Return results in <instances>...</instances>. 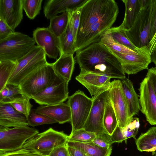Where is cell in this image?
<instances>
[{
    "label": "cell",
    "mask_w": 156,
    "mask_h": 156,
    "mask_svg": "<svg viewBox=\"0 0 156 156\" xmlns=\"http://www.w3.org/2000/svg\"><path fill=\"white\" fill-rule=\"evenodd\" d=\"M76 52L74 58L80 70L106 74L111 78H126L118 58L100 41Z\"/></svg>",
    "instance_id": "1"
},
{
    "label": "cell",
    "mask_w": 156,
    "mask_h": 156,
    "mask_svg": "<svg viewBox=\"0 0 156 156\" xmlns=\"http://www.w3.org/2000/svg\"><path fill=\"white\" fill-rule=\"evenodd\" d=\"M117 10L119 7L114 0H88L82 7L76 37L106 15Z\"/></svg>",
    "instance_id": "2"
},
{
    "label": "cell",
    "mask_w": 156,
    "mask_h": 156,
    "mask_svg": "<svg viewBox=\"0 0 156 156\" xmlns=\"http://www.w3.org/2000/svg\"><path fill=\"white\" fill-rule=\"evenodd\" d=\"M68 136L63 131L50 128L27 140L22 148L48 156L56 148L66 144Z\"/></svg>",
    "instance_id": "3"
},
{
    "label": "cell",
    "mask_w": 156,
    "mask_h": 156,
    "mask_svg": "<svg viewBox=\"0 0 156 156\" xmlns=\"http://www.w3.org/2000/svg\"><path fill=\"white\" fill-rule=\"evenodd\" d=\"M35 43L33 37L15 32L0 40V60L17 62L31 50Z\"/></svg>",
    "instance_id": "4"
},
{
    "label": "cell",
    "mask_w": 156,
    "mask_h": 156,
    "mask_svg": "<svg viewBox=\"0 0 156 156\" xmlns=\"http://www.w3.org/2000/svg\"><path fill=\"white\" fill-rule=\"evenodd\" d=\"M56 76L52 63L48 62L28 75L19 86L22 93L31 99L51 84Z\"/></svg>",
    "instance_id": "5"
},
{
    "label": "cell",
    "mask_w": 156,
    "mask_h": 156,
    "mask_svg": "<svg viewBox=\"0 0 156 156\" xmlns=\"http://www.w3.org/2000/svg\"><path fill=\"white\" fill-rule=\"evenodd\" d=\"M46 55L42 48L37 45H35L29 52L17 61L7 83L19 85L28 75L48 63Z\"/></svg>",
    "instance_id": "6"
},
{
    "label": "cell",
    "mask_w": 156,
    "mask_h": 156,
    "mask_svg": "<svg viewBox=\"0 0 156 156\" xmlns=\"http://www.w3.org/2000/svg\"><path fill=\"white\" fill-rule=\"evenodd\" d=\"M38 133V130L28 126L10 128L0 126V151L21 149L27 140Z\"/></svg>",
    "instance_id": "7"
},
{
    "label": "cell",
    "mask_w": 156,
    "mask_h": 156,
    "mask_svg": "<svg viewBox=\"0 0 156 156\" xmlns=\"http://www.w3.org/2000/svg\"><path fill=\"white\" fill-rule=\"evenodd\" d=\"M119 12V10H117L106 15L76 37L75 42L76 52L100 41L103 34L111 28L116 21Z\"/></svg>",
    "instance_id": "8"
},
{
    "label": "cell",
    "mask_w": 156,
    "mask_h": 156,
    "mask_svg": "<svg viewBox=\"0 0 156 156\" xmlns=\"http://www.w3.org/2000/svg\"><path fill=\"white\" fill-rule=\"evenodd\" d=\"M93 101L92 98H89L80 90L69 97L67 104L71 109L70 122L72 131L83 128L89 115Z\"/></svg>",
    "instance_id": "9"
},
{
    "label": "cell",
    "mask_w": 156,
    "mask_h": 156,
    "mask_svg": "<svg viewBox=\"0 0 156 156\" xmlns=\"http://www.w3.org/2000/svg\"><path fill=\"white\" fill-rule=\"evenodd\" d=\"M151 3L141 9L133 26L126 31L131 42L139 48L148 46L150 41Z\"/></svg>",
    "instance_id": "10"
},
{
    "label": "cell",
    "mask_w": 156,
    "mask_h": 156,
    "mask_svg": "<svg viewBox=\"0 0 156 156\" xmlns=\"http://www.w3.org/2000/svg\"><path fill=\"white\" fill-rule=\"evenodd\" d=\"M68 83L56 76L53 83L31 99L40 105H51L64 102L69 96Z\"/></svg>",
    "instance_id": "11"
},
{
    "label": "cell",
    "mask_w": 156,
    "mask_h": 156,
    "mask_svg": "<svg viewBox=\"0 0 156 156\" xmlns=\"http://www.w3.org/2000/svg\"><path fill=\"white\" fill-rule=\"evenodd\" d=\"M108 49L118 58L125 73L136 74L149 69L148 66L151 61L148 46L144 47L136 54H122Z\"/></svg>",
    "instance_id": "12"
},
{
    "label": "cell",
    "mask_w": 156,
    "mask_h": 156,
    "mask_svg": "<svg viewBox=\"0 0 156 156\" xmlns=\"http://www.w3.org/2000/svg\"><path fill=\"white\" fill-rule=\"evenodd\" d=\"M117 118L118 126L121 128L126 127L132 121L129 116L127 104L122 91L121 81L114 80L111 82L108 90Z\"/></svg>",
    "instance_id": "13"
},
{
    "label": "cell",
    "mask_w": 156,
    "mask_h": 156,
    "mask_svg": "<svg viewBox=\"0 0 156 156\" xmlns=\"http://www.w3.org/2000/svg\"><path fill=\"white\" fill-rule=\"evenodd\" d=\"M108 90L93 98L92 106L83 129L96 134L106 133L103 123Z\"/></svg>",
    "instance_id": "14"
},
{
    "label": "cell",
    "mask_w": 156,
    "mask_h": 156,
    "mask_svg": "<svg viewBox=\"0 0 156 156\" xmlns=\"http://www.w3.org/2000/svg\"><path fill=\"white\" fill-rule=\"evenodd\" d=\"M139 90L140 110L151 125H156V96L150 82L146 77L140 83Z\"/></svg>",
    "instance_id": "15"
},
{
    "label": "cell",
    "mask_w": 156,
    "mask_h": 156,
    "mask_svg": "<svg viewBox=\"0 0 156 156\" xmlns=\"http://www.w3.org/2000/svg\"><path fill=\"white\" fill-rule=\"evenodd\" d=\"M111 78L106 74L83 70L75 78L87 88L92 98L108 90Z\"/></svg>",
    "instance_id": "16"
},
{
    "label": "cell",
    "mask_w": 156,
    "mask_h": 156,
    "mask_svg": "<svg viewBox=\"0 0 156 156\" xmlns=\"http://www.w3.org/2000/svg\"><path fill=\"white\" fill-rule=\"evenodd\" d=\"M33 36L35 43L48 57L57 59L60 53L59 39L48 27L37 28L33 31Z\"/></svg>",
    "instance_id": "17"
},
{
    "label": "cell",
    "mask_w": 156,
    "mask_h": 156,
    "mask_svg": "<svg viewBox=\"0 0 156 156\" xmlns=\"http://www.w3.org/2000/svg\"><path fill=\"white\" fill-rule=\"evenodd\" d=\"M22 0H0V18L13 30L23 18Z\"/></svg>",
    "instance_id": "18"
},
{
    "label": "cell",
    "mask_w": 156,
    "mask_h": 156,
    "mask_svg": "<svg viewBox=\"0 0 156 156\" xmlns=\"http://www.w3.org/2000/svg\"><path fill=\"white\" fill-rule=\"evenodd\" d=\"M88 0H49L44 7L45 16L50 20L59 13L81 7Z\"/></svg>",
    "instance_id": "19"
},
{
    "label": "cell",
    "mask_w": 156,
    "mask_h": 156,
    "mask_svg": "<svg viewBox=\"0 0 156 156\" xmlns=\"http://www.w3.org/2000/svg\"><path fill=\"white\" fill-rule=\"evenodd\" d=\"M27 117L10 104L0 103V126L5 127L28 126Z\"/></svg>",
    "instance_id": "20"
},
{
    "label": "cell",
    "mask_w": 156,
    "mask_h": 156,
    "mask_svg": "<svg viewBox=\"0 0 156 156\" xmlns=\"http://www.w3.org/2000/svg\"><path fill=\"white\" fill-rule=\"evenodd\" d=\"M35 110L37 113L46 115L60 124L71 120V109L67 103L63 102L54 105L40 106Z\"/></svg>",
    "instance_id": "21"
},
{
    "label": "cell",
    "mask_w": 156,
    "mask_h": 156,
    "mask_svg": "<svg viewBox=\"0 0 156 156\" xmlns=\"http://www.w3.org/2000/svg\"><path fill=\"white\" fill-rule=\"evenodd\" d=\"M122 91L127 104L129 117L133 120V116L138 115L140 110L139 96L136 92L132 82L127 78L121 80Z\"/></svg>",
    "instance_id": "22"
},
{
    "label": "cell",
    "mask_w": 156,
    "mask_h": 156,
    "mask_svg": "<svg viewBox=\"0 0 156 156\" xmlns=\"http://www.w3.org/2000/svg\"><path fill=\"white\" fill-rule=\"evenodd\" d=\"M75 63L73 55H62L52 63L56 76L69 83L71 80Z\"/></svg>",
    "instance_id": "23"
},
{
    "label": "cell",
    "mask_w": 156,
    "mask_h": 156,
    "mask_svg": "<svg viewBox=\"0 0 156 156\" xmlns=\"http://www.w3.org/2000/svg\"><path fill=\"white\" fill-rule=\"evenodd\" d=\"M125 6L123 20L120 25L126 30L133 25L141 9L140 0H122Z\"/></svg>",
    "instance_id": "24"
},
{
    "label": "cell",
    "mask_w": 156,
    "mask_h": 156,
    "mask_svg": "<svg viewBox=\"0 0 156 156\" xmlns=\"http://www.w3.org/2000/svg\"><path fill=\"white\" fill-rule=\"evenodd\" d=\"M67 145L82 150L87 156H110L112 147L109 148L101 147L93 142L82 143L68 141Z\"/></svg>",
    "instance_id": "25"
},
{
    "label": "cell",
    "mask_w": 156,
    "mask_h": 156,
    "mask_svg": "<svg viewBox=\"0 0 156 156\" xmlns=\"http://www.w3.org/2000/svg\"><path fill=\"white\" fill-rule=\"evenodd\" d=\"M137 149L141 152L156 151V127H152L136 140Z\"/></svg>",
    "instance_id": "26"
},
{
    "label": "cell",
    "mask_w": 156,
    "mask_h": 156,
    "mask_svg": "<svg viewBox=\"0 0 156 156\" xmlns=\"http://www.w3.org/2000/svg\"><path fill=\"white\" fill-rule=\"evenodd\" d=\"M58 38L60 47L59 55H73L76 52L75 40L69 20L66 30Z\"/></svg>",
    "instance_id": "27"
},
{
    "label": "cell",
    "mask_w": 156,
    "mask_h": 156,
    "mask_svg": "<svg viewBox=\"0 0 156 156\" xmlns=\"http://www.w3.org/2000/svg\"><path fill=\"white\" fill-rule=\"evenodd\" d=\"M25 96L19 85L7 83L0 91V103L11 104L21 100Z\"/></svg>",
    "instance_id": "28"
},
{
    "label": "cell",
    "mask_w": 156,
    "mask_h": 156,
    "mask_svg": "<svg viewBox=\"0 0 156 156\" xmlns=\"http://www.w3.org/2000/svg\"><path fill=\"white\" fill-rule=\"evenodd\" d=\"M103 123L105 130L110 135L118 126L116 116L108 93Z\"/></svg>",
    "instance_id": "29"
},
{
    "label": "cell",
    "mask_w": 156,
    "mask_h": 156,
    "mask_svg": "<svg viewBox=\"0 0 156 156\" xmlns=\"http://www.w3.org/2000/svg\"><path fill=\"white\" fill-rule=\"evenodd\" d=\"M113 40L116 42L136 52H139L143 48H138L131 42L128 38L126 30L121 25L108 29Z\"/></svg>",
    "instance_id": "30"
},
{
    "label": "cell",
    "mask_w": 156,
    "mask_h": 156,
    "mask_svg": "<svg viewBox=\"0 0 156 156\" xmlns=\"http://www.w3.org/2000/svg\"><path fill=\"white\" fill-rule=\"evenodd\" d=\"M49 29L58 37L64 31L68 24L69 17L67 12L60 15H56L50 20Z\"/></svg>",
    "instance_id": "31"
},
{
    "label": "cell",
    "mask_w": 156,
    "mask_h": 156,
    "mask_svg": "<svg viewBox=\"0 0 156 156\" xmlns=\"http://www.w3.org/2000/svg\"><path fill=\"white\" fill-rule=\"evenodd\" d=\"M100 41L108 48L122 54H136L140 52H136L115 42L108 30L103 34Z\"/></svg>",
    "instance_id": "32"
},
{
    "label": "cell",
    "mask_w": 156,
    "mask_h": 156,
    "mask_svg": "<svg viewBox=\"0 0 156 156\" xmlns=\"http://www.w3.org/2000/svg\"><path fill=\"white\" fill-rule=\"evenodd\" d=\"M17 63V62L0 60V91L6 85Z\"/></svg>",
    "instance_id": "33"
},
{
    "label": "cell",
    "mask_w": 156,
    "mask_h": 156,
    "mask_svg": "<svg viewBox=\"0 0 156 156\" xmlns=\"http://www.w3.org/2000/svg\"><path fill=\"white\" fill-rule=\"evenodd\" d=\"M23 10L27 16L33 20L39 13L43 0H22Z\"/></svg>",
    "instance_id": "34"
},
{
    "label": "cell",
    "mask_w": 156,
    "mask_h": 156,
    "mask_svg": "<svg viewBox=\"0 0 156 156\" xmlns=\"http://www.w3.org/2000/svg\"><path fill=\"white\" fill-rule=\"evenodd\" d=\"M27 119L29 126L33 127L57 123L55 121L46 115L37 113L35 109H31Z\"/></svg>",
    "instance_id": "35"
},
{
    "label": "cell",
    "mask_w": 156,
    "mask_h": 156,
    "mask_svg": "<svg viewBox=\"0 0 156 156\" xmlns=\"http://www.w3.org/2000/svg\"><path fill=\"white\" fill-rule=\"evenodd\" d=\"M96 134L86 131L83 128L76 130L71 131L68 136V141L82 143L92 142Z\"/></svg>",
    "instance_id": "36"
},
{
    "label": "cell",
    "mask_w": 156,
    "mask_h": 156,
    "mask_svg": "<svg viewBox=\"0 0 156 156\" xmlns=\"http://www.w3.org/2000/svg\"><path fill=\"white\" fill-rule=\"evenodd\" d=\"M140 124L139 119L137 117H133L132 121L126 127L121 128L123 137L126 143V140L133 137L135 140Z\"/></svg>",
    "instance_id": "37"
},
{
    "label": "cell",
    "mask_w": 156,
    "mask_h": 156,
    "mask_svg": "<svg viewBox=\"0 0 156 156\" xmlns=\"http://www.w3.org/2000/svg\"><path fill=\"white\" fill-rule=\"evenodd\" d=\"M82 7L73 10L67 11L69 20L75 41L80 24Z\"/></svg>",
    "instance_id": "38"
},
{
    "label": "cell",
    "mask_w": 156,
    "mask_h": 156,
    "mask_svg": "<svg viewBox=\"0 0 156 156\" xmlns=\"http://www.w3.org/2000/svg\"><path fill=\"white\" fill-rule=\"evenodd\" d=\"M30 99L25 96L21 100L10 104L16 110L23 114L27 118L33 106L30 102Z\"/></svg>",
    "instance_id": "39"
},
{
    "label": "cell",
    "mask_w": 156,
    "mask_h": 156,
    "mask_svg": "<svg viewBox=\"0 0 156 156\" xmlns=\"http://www.w3.org/2000/svg\"><path fill=\"white\" fill-rule=\"evenodd\" d=\"M92 142L98 146L106 148H109L112 147V145L113 143L111 135L106 133L96 134Z\"/></svg>",
    "instance_id": "40"
},
{
    "label": "cell",
    "mask_w": 156,
    "mask_h": 156,
    "mask_svg": "<svg viewBox=\"0 0 156 156\" xmlns=\"http://www.w3.org/2000/svg\"><path fill=\"white\" fill-rule=\"evenodd\" d=\"M0 156H44L38 153L22 148L13 151H0Z\"/></svg>",
    "instance_id": "41"
},
{
    "label": "cell",
    "mask_w": 156,
    "mask_h": 156,
    "mask_svg": "<svg viewBox=\"0 0 156 156\" xmlns=\"http://www.w3.org/2000/svg\"><path fill=\"white\" fill-rule=\"evenodd\" d=\"M156 32V0H152L151 17L150 41ZM150 42V41H149Z\"/></svg>",
    "instance_id": "42"
},
{
    "label": "cell",
    "mask_w": 156,
    "mask_h": 156,
    "mask_svg": "<svg viewBox=\"0 0 156 156\" xmlns=\"http://www.w3.org/2000/svg\"><path fill=\"white\" fill-rule=\"evenodd\" d=\"M15 32L14 30L0 18V40L7 38Z\"/></svg>",
    "instance_id": "43"
},
{
    "label": "cell",
    "mask_w": 156,
    "mask_h": 156,
    "mask_svg": "<svg viewBox=\"0 0 156 156\" xmlns=\"http://www.w3.org/2000/svg\"><path fill=\"white\" fill-rule=\"evenodd\" d=\"M146 77L150 82L156 96V67L149 69Z\"/></svg>",
    "instance_id": "44"
},
{
    "label": "cell",
    "mask_w": 156,
    "mask_h": 156,
    "mask_svg": "<svg viewBox=\"0 0 156 156\" xmlns=\"http://www.w3.org/2000/svg\"><path fill=\"white\" fill-rule=\"evenodd\" d=\"M48 156H70L66 144L55 148Z\"/></svg>",
    "instance_id": "45"
},
{
    "label": "cell",
    "mask_w": 156,
    "mask_h": 156,
    "mask_svg": "<svg viewBox=\"0 0 156 156\" xmlns=\"http://www.w3.org/2000/svg\"><path fill=\"white\" fill-rule=\"evenodd\" d=\"M112 140L114 143H122L125 140L123 137L121 128L118 126L111 135Z\"/></svg>",
    "instance_id": "46"
},
{
    "label": "cell",
    "mask_w": 156,
    "mask_h": 156,
    "mask_svg": "<svg viewBox=\"0 0 156 156\" xmlns=\"http://www.w3.org/2000/svg\"><path fill=\"white\" fill-rule=\"evenodd\" d=\"M70 156H87L81 150L67 145Z\"/></svg>",
    "instance_id": "47"
},
{
    "label": "cell",
    "mask_w": 156,
    "mask_h": 156,
    "mask_svg": "<svg viewBox=\"0 0 156 156\" xmlns=\"http://www.w3.org/2000/svg\"><path fill=\"white\" fill-rule=\"evenodd\" d=\"M148 46L150 54L156 46V32L153 37L149 42Z\"/></svg>",
    "instance_id": "48"
},
{
    "label": "cell",
    "mask_w": 156,
    "mask_h": 156,
    "mask_svg": "<svg viewBox=\"0 0 156 156\" xmlns=\"http://www.w3.org/2000/svg\"><path fill=\"white\" fill-rule=\"evenodd\" d=\"M150 55L151 62L155 64L156 67V46Z\"/></svg>",
    "instance_id": "49"
},
{
    "label": "cell",
    "mask_w": 156,
    "mask_h": 156,
    "mask_svg": "<svg viewBox=\"0 0 156 156\" xmlns=\"http://www.w3.org/2000/svg\"><path fill=\"white\" fill-rule=\"evenodd\" d=\"M154 156H156V153L155 154V155Z\"/></svg>",
    "instance_id": "50"
}]
</instances>
